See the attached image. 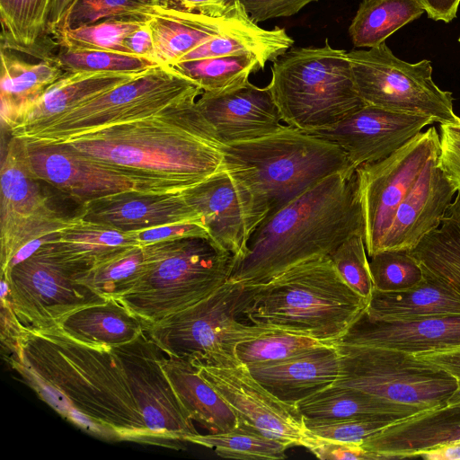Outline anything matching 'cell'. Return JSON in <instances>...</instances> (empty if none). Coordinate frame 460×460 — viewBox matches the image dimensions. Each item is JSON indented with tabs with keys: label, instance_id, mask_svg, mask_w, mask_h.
I'll use <instances>...</instances> for the list:
<instances>
[{
	"label": "cell",
	"instance_id": "cell-2",
	"mask_svg": "<svg viewBox=\"0 0 460 460\" xmlns=\"http://www.w3.org/2000/svg\"><path fill=\"white\" fill-rule=\"evenodd\" d=\"M195 97L155 114L60 143L139 182L148 193H179L228 165L225 144Z\"/></svg>",
	"mask_w": 460,
	"mask_h": 460
},
{
	"label": "cell",
	"instance_id": "cell-37",
	"mask_svg": "<svg viewBox=\"0 0 460 460\" xmlns=\"http://www.w3.org/2000/svg\"><path fill=\"white\" fill-rule=\"evenodd\" d=\"M264 66L257 57L242 54L179 61L169 66L197 84L203 92L222 93L245 84L251 74Z\"/></svg>",
	"mask_w": 460,
	"mask_h": 460
},
{
	"label": "cell",
	"instance_id": "cell-34",
	"mask_svg": "<svg viewBox=\"0 0 460 460\" xmlns=\"http://www.w3.org/2000/svg\"><path fill=\"white\" fill-rule=\"evenodd\" d=\"M139 74L65 73L24 111L13 129L35 126L59 116Z\"/></svg>",
	"mask_w": 460,
	"mask_h": 460
},
{
	"label": "cell",
	"instance_id": "cell-6",
	"mask_svg": "<svg viewBox=\"0 0 460 460\" xmlns=\"http://www.w3.org/2000/svg\"><path fill=\"white\" fill-rule=\"evenodd\" d=\"M282 120L308 131L333 125L365 105L348 52L328 43L290 48L273 61L267 85Z\"/></svg>",
	"mask_w": 460,
	"mask_h": 460
},
{
	"label": "cell",
	"instance_id": "cell-10",
	"mask_svg": "<svg viewBox=\"0 0 460 460\" xmlns=\"http://www.w3.org/2000/svg\"><path fill=\"white\" fill-rule=\"evenodd\" d=\"M341 357L334 383L400 404L427 409L444 406L458 389L455 377L412 354L333 342Z\"/></svg>",
	"mask_w": 460,
	"mask_h": 460
},
{
	"label": "cell",
	"instance_id": "cell-40",
	"mask_svg": "<svg viewBox=\"0 0 460 460\" xmlns=\"http://www.w3.org/2000/svg\"><path fill=\"white\" fill-rule=\"evenodd\" d=\"M143 266V248L137 245L92 268L79 282L106 299L119 300L135 286Z\"/></svg>",
	"mask_w": 460,
	"mask_h": 460
},
{
	"label": "cell",
	"instance_id": "cell-19",
	"mask_svg": "<svg viewBox=\"0 0 460 460\" xmlns=\"http://www.w3.org/2000/svg\"><path fill=\"white\" fill-rule=\"evenodd\" d=\"M434 120L365 104L344 119L306 132L338 145L357 168L388 157Z\"/></svg>",
	"mask_w": 460,
	"mask_h": 460
},
{
	"label": "cell",
	"instance_id": "cell-25",
	"mask_svg": "<svg viewBox=\"0 0 460 460\" xmlns=\"http://www.w3.org/2000/svg\"><path fill=\"white\" fill-rule=\"evenodd\" d=\"M460 441V403L428 409L395 420L361 443L384 459L420 456L434 447Z\"/></svg>",
	"mask_w": 460,
	"mask_h": 460
},
{
	"label": "cell",
	"instance_id": "cell-18",
	"mask_svg": "<svg viewBox=\"0 0 460 460\" xmlns=\"http://www.w3.org/2000/svg\"><path fill=\"white\" fill-rule=\"evenodd\" d=\"M22 140L32 173L80 205L124 191L148 193L139 182L124 172L63 144L44 145Z\"/></svg>",
	"mask_w": 460,
	"mask_h": 460
},
{
	"label": "cell",
	"instance_id": "cell-16",
	"mask_svg": "<svg viewBox=\"0 0 460 460\" xmlns=\"http://www.w3.org/2000/svg\"><path fill=\"white\" fill-rule=\"evenodd\" d=\"M111 350L124 371L152 443L186 441L198 433L163 369L164 351L145 330L131 342Z\"/></svg>",
	"mask_w": 460,
	"mask_h": 460
},
{
	"label": "cell",
	"instance_id": "cell-53",
	"mask_svg": "<svg viewBox=\"0 0 460 460\" xmlns=\"http://www.w3.org/2000/svg\"><path fill=\"white\" fill-rule=\"evenodd\" d=\"M412 355L450 374L456 378L460 388V345Z\"/></svg>",
	"mask_w": 460,
	"mask_h": 460
},
{
	"label": "cell",
	"instance_id": "cell-49",
	"mask_svg": "<svg viewBox=\"0 0 460 460\" xmlns=\"http://www.w3.org/2000/svg\"><path fill=\"white\" fill-rule=\"evenodd\" d=\"M251 19L258 23L277 17L297 13L303 7L318 0H238Z\"/></svg>",
	"mask_w": 460,
	"mask_h": 460
},
{
	"label": "cell",
	"instance_id": "cell-28",
	"mask_svg": "<svg viewBox=\"0 0 460 460\" xmlns=\"http://www.w3.org/2000/svg\"><path fill=\"white\" fill-rule=\"evenodd\" d=\"M64 74L55 58L32 63L2 46L0 113L3 127L8 131L13 129L24 111Z\"/></svg>",
	"mask_w": 460,
	"mask_h": 460
},
{
	"label": "cell",
	"instance_id": "cell-33",
	"mask_svg": "<svg viewBox=\"0 0 460 460\" xmlns=\"http://www.w3.org/2000/svg\"><path fill=\"white\" fill-rule=\"evenodd\" d=\"M293 43L294 40L283 28L265 30L258 26L240 3L236 15L220 33L184 55L179 61L251 54L266 64L284 54Z\"/></svg>",
	"mask_w": 460,
	"mask_h": 460
},
{
	"label": "cell",
	"instance_id": "cell-12",
	"mask_svg": "<svg viewBox=\"0 0 460 460\" xmlns=\"http://www.w3.org/2000/svg\"><path fill=\"white\" fill-rule=\"evenodd\" d=\"M86 272L46 243L1 276L8 282L11 305L22 324L45 331L57 328L75 310L107 300L79 282Z\"/></svg>",
	"mask_w": 460,
	"mask_h": 460
},
{
	"label": "cell",
	"instance_id": "cell-9",
	"mask_svg": "<svg viewBox=\"0 0 460 460\" xmlns=\"http://www.w3.org/2000/svg\"><path fill=\"white\" fill-rule=\"evenodd\" d=\"M202 93L197 84L171 66H156L59 116L13 129L10 134L31 143L58 144L105 126L155 114Z\"/></svg>",
	"mask_w": 460,
	"mask_h": 460
},
{
	"label": "cell",
	"instance_id": "cell-1",
	"mask_svg": "<svg viewBox=\"0 0 460 460\" xmlns=\"http://www.w3.org/2000/svg\"><path fill=\"white\" fill-rule=\"evenodd\" d=\"M6 360L41 400L86 432L152 443L111 349L79 342L57 328L24 327Z\"/></svg>",
	"mask_w": 460,
	"mask_h": 460
},
{
	"label": "cell",
	"instance_id": "cell-35",
	"mask_svg": "<svg viewBox=\"0 0 460 460\" xmlns=\"http://www.w3.org/2000/svg\"><path fill=\"white\" fill-rule=\"evenodd\" d=\"M409 253L425 275L460 294V190L440 226L428 234Z\"/></svg>",
	"mask_w": 460,
	"mask_h": 460
},
{
	"label": "cell",
	"instance_id": "cell-45",
	"mask_svg": "<svg viewBox=\"0 0 460 460\" xmlns=\"http://www.w3.org/2000/svg\"><path fill=\"white\" fill-rule=\"evenodd\" d=\"M155 0H73L53 35L106 19L146 16Z\"/></svg>",
	"mask_w": 460,
	"mask_h": 460
},
{
	"label": "cell",
	"instance_id": "cell-21",
	"mask_svg": "<svg viewBox=\"0 0 460 460\" xmlns=\"http://www.w3.org/2000/svg\"><path fill=\"white\" fill-rule=\"evenodd\" d=\"M78 214L86 220L127 233L175 223L203 224L201 216L181 192H119L83 203Z\"/></svg>",
	"mask_w": 460,
	"mask_h": 460
},
{
	"label": "cell",
	"instance_id": "cell-43",
	"mask_svg": "<svg viewBox=\"0 0 460 460\" xmlns=\"http://www.w3.org/2000/svg\"><path fill=\"white\" fill-rule=\"evenodd\" d=\"M333 342H324L280 330H273L259 337L240 342L235 349L239 361L251 367L279 361L305 350Z\"/></svg>",
	"mask_w": 460,
	"mask_h": 460
},
{
	"label": "cell",
	"instance_id": "cell-3",
	"mask_svg": "<svg viewBox=\"0 0 460 460\" xmlns=\"http://www.w3.org/2000/svg\"><path fill=\"white\" fill-rule=\"evenodd\" d=\"M364 234L356 169L318 181L252 234L230 281L258 286L302 262L330 256L354 234Z\"/></svg>",
	"mask_w": 460,
	"mask_h": 460
},
{
	"label": "cell",
	"instance_id": "cell-39",
	"mask_svg": "<svg viewBox=\"0 0 460 460\" xmlns=\"http://www.w3.org/2000/svg\"><path fill=\"white\" fill-rule=\"evenodd\" d=\"M51 0H0L2 46L31 49L46 32Z\"/></svg>",
	"mask_w": 460,
	"mask_h": 460
},
{
	"label": "cell",
	"instance_id": "cell-31",
	"mask_svg": "<svg viewBox=\"0 0 460 460\" xmlns=\"http://www.w3.org/2000/svg\"><path fill=\"white\" fill-rule=\"evenodd\" d=\"M424 276L422 282L404 291L374 289L365 314L371 320L390 322L460 315V294Z\"/></svg>",
	"mask_w": 460,
	"mask_h": 460
},
{
	"label": "cell",
	"instance_id": "cell-23",
	"mask_svg": "<svg viewBox=\"0 0 460 460\" xmlns=\"http://www.w3.org/2000/svg\"><path fill=\"white\" fill-rule=\"evenodd\" d=\"M364 312L334 342L410 354L460 345V315L390 322L371 320Z\"/></svg>",
	"mask_w": 460,
	"mask_h": 460
},
{
	"label": "cell",
	"instance_id": "cell-17",
	"mask_svg": "<svg viewBox=\"0 0 460 460\" xmlns=\"http://www.w3.org/2000/svg\"><path fill=\"white\" fill-rule=\"evenodd\" d=\"M197 367L199 375L233 409L239 421L308 450L322 440L307 429L296 405L274 396L252 376L246 366Z\"/></svg>",
	"mask_w": 460,
	"mask_h": 460
},
{
	"label": "cell",
	"instance_id": "cell-38",
	"mask_svg": "<svg viewBox=\"0 0 460 460\" xmlns=\"http://www.w3.org/2000/svg\"><path fill=\"white\" fill-rule=\"evenodd\" d=\"M186 442L213 449L224 458L243 460H279L287 457L291 442L270 437L261 430L239 421L227 432L190 435Z\"/></svg>",
	"mask_w": 460,
	"mask_h": 460
},
{
	"label": "cell",
	"instance_id": "cell-42",
	"mask_svg": "<svg viewBox=\"0 0 460 460\" xmlns=\"http://www.w3.org/2000/svg\"><path fill=\"white\" fill-rule=\"evenodd\" d=\"M55 58L65 73L138 74L159 66L143 57L111 50L62 48Z\"/></svg>",
	"mask_w": 460,
	"mask_h": 460
},
{
	"label": "cell",
	"instance_id": "cell-58",
	"mask_svg": "<svg viewBox=\"0 0 460 460\" xmlns=\"http://www.w3.org/2000/svg\"><path fill=\"white\" fill-rule=\"evenodd\" d=\"M460 403V388L449 398L447 404Z\"/></svg>",
	"mask_w": 460,
	"mask_h": 460
},
{
	"label": "cell",
	"instance_id": "cell-8",
	"mask_svg": "<svg viewBox=\"0 0 460 460\" xmlns=\"http://www.w3.org/2000/svg\"><path fill=\"white\" fill-rule=\"evenodd\" d=\"M225 150L266 198L268 216L325 177L356 169L338 145L290 126Z\"/></svg>",
	"mask_w": 460,
	"mask_h": 460
},
{
	"label": "cell",
	"instance_id": "cell-11",
	"mask_svg": "<svg viewBox=\"0 0 460 460\" xmlns=\"http://www.w3.org/2000/svg\"><path fill=\"white\" fill-rule=\"evenodd\" d=\"M348 57L365 104L429 117L439 124L458 119L452 93L441 90L433 81L430 60L406 62L385 42L367 50H351Z\"/></svg>",
	"mask_w": 460,
	"mask_h": 460
},
{
	"label": "cell",
	"instance_id": "cell-54",
	"mask_svg": "<svg viewBox=\"0 0 460 460\" xmlns=\"http://www.w3.org/2000/svg\"><path fill=\"white\" fill-rule=\"evenodd\" d=\"M123 44L128 53L155 61L154 40L146 22L138 29L130 32L125 38Z\"/></svg>",
	"mask_w": 460,
	"mask_h": 460
},
{
	"label": "cell",
	"instance_id": "cell-44",
	"mask_svg": "<svg viewBox=\"0 0 460 460\" xmlns=\"http://www.w3.org/2000/svg\"><path fill=\"white\" fill-rule=\"evenodd\" d=\"M369 269L374 289L380 292L404 291L425 278L421 266L409 251L378 252L370 257Z\"/></svg>",
	"mask_w": 460,
	"mask_h": 460
},
{
	"label": "cell",
	"instance_id": "cell-47",
	"mask_svg": "<svg viewBox=\"0 0 460 460\" xmlns=\"http://www.w3.org/2000/svg\"><path fill=\"white\" fill-rule=\"evenodd\" d=\"M395 420L384 418H354L305 425L312 434L321 439L361 444Z\"/></svg>",
	"mask_w": 460,
	"mask_h": 460
},
{
	"label": "cell",
	"instance_id": "cell-22",
	"mask_svg": "<svg viewBox=\"0 0 460 460\" xmlns=\"http://www.w3.org/2000/svg\"><path fill=\"white\" fill-rule=\"evenodd\" d=\"M431 158L398 206L383 249L411 251L438 228L450 208L456 190Z\"/></svg>",
	"mask_w": 460,
	"mask_h": 460
},
{
	"label": "cell",
	"instance_id": "cell-46",
	"mask_svg": "<svg viewBox=\"0 0 460 460\" xmlns=\"http://www.w3.org/2000/svg\"><path fill=\"white\" fill-rule=\"evenodd\" d=\"M364 234L348 237L330 255L341 278L368 302L374 291Z\"/></svg>",
	"mask_w": 460,
	"mask_h": 460
},
{
	"label": "cell",
	"instance_id": "cell-5",
	"mask_svg": "<svg viewBox=\"0 0 460 460\" xmlns=\"http://www.w3.org/2000/svg\"><path fill=\"white\" fill-rule=\"evenodd\" d=\"M142 274L119 300L154 324L206 298L226 283L236 259L210 238L182 237L142 245Z\"/></svg>",
	"mask_w": 460,
	"mask_h": 460
},
{
	"label": "cell",
	"instance_id": "cell-55",
	"mask_svg": "<svg viewBox=\"0 0 460 460\" xmlns=\"http://www.w3.org/2000/svg\"><path fill=\"white\" fill-rule=\"evenodd\" d=\"M423 6L427 16L436 22L448 23L456 17L460 0H418Z\"/></svg>",
	"mask_w": 460,
	"mask_h": 460
},
{
	"label": "cell",
	"instance_id": "cell-57",
	"mask_svg": "<svg viewBox=\"0 0 460 460\" xmlns=\"http://www.w3.org/2000/svg\"><path fill=\"white\" fill-rule=\"evenodd\" d=\"M73 0H51L46 32L54 33L65 12Z\"/></svg>",
	"mask_w": 460,
	"mask_h": 460
},
{
	"label": "cell",
	"instance_id": "cell-51",
	"mask_svg": "<svg viewBox=\"0 0 460 460\" xmlns=\"http://www.w3.org/2000/svg\"><path fill=\"white\" fill-rule=\"evenodd\" d=\"M316 457L323 460H381L384 457L364 448L361 444L342 443L322 439L309 450Z\"/></svg>",
	"mask_w": 460,
	"mask_h": 460
},
{
	"label": "cell",
	"instance_id": "cell-15",
	"mask_svg": "<svg viewBox=\"0 0 460 460\" xmlns=\"http://www.w3.org/2000/svg\"><path fill=\"white\" fill-rule=\"evenodd\" d=\"M43 183L29 167L23 141L11 136L0 174L1 270L25 243L57 232L72 217L56 208Z\"/></svg>",
	"mask_w": 460,
	"mask_h": 460
},
{
	"label": "cell",
	"instance_id": "cell-4",
	"mask_svg": "<svg viewBox=\"0 0 460 460\" xmlns=\"http://www.w3.org/2000/svg\"><path fill=\"white\" fill-rule=\"evenodd\" d=\"M368 301L337 272L330 256L318 257L256 286L244 312L256 325L324 342L342 337Z\"/></svg>",
	"mask_w": 460,
	"mask_h": 460
},
{
	"label": "cell",
	"instance_id": "cell-59",
	"mask_svg": "<svg viewBox=\"0 0 460 460\" xmlns=\"http://www.w3.org/2000/svg\"><path fill=\"white\" fill-rule=\"evenodd\" d=\"M458 41H459V43H460V36H459V38H458Z\"/></svg>",
	"mask_w": 460,
	"mask_h": 460
},
{
	"label": "cell",
	"instance_id": "cell-32",
	"mask_svg": "<svg viewBox=\"0 0 460 460\" xmlns=\"http://www.w3.org/2000/svg\"><path fill=\"white\" fill-rule=\"evenodd\" d=\"M48 243L85 271L140 245L132 232L86 220L78 212L55 232Z\"/></svg>",
	"mask_w": 460,
	"mask_h": 460
},
{
	"label": "cell",
	"instance_id": "cell-27",
	"mask_svg": "<svg viewBox=\"0 0 460 460\" xmlns=\"http://www.w3.org/2000/svg\"><path fill=\"white\" fill-rule=\"evenodd\" d=\"M296 407L305 423H324L354 418H384L395 420L428 410L416 405L395 403L337 384H332L299 402Z\"/></svg>",
	"mask_w": 460,
	"mask_h": 460
},
{
	"label": "cell",
	"instance_id": "cell-52",
	"mask_svg": "<svg viewBox=\"0 0 460 460\" xmlns=\"http://www.w3.org/2000/svg\"><path fill=\"white\" fill-rule=\"evenodd\" d=\"M155 5L180 12L197 13L209 17H220L227 13L236 0H155Z\"/></svg>",
	"mask_w": 460,
	"mask_h": 460
},
{
	"label": "cell",
	"instance_id": "cell-56",
	"mask_svg": "<svg viewBox=\"0 0 460 460\" xmlns=\"http://www.w3.org/2000/svg\"><path fill=\"white\" fill-rule=\"evenodd\" d=\"M420 456L428 460H460V441L427 450Z\"/></svg>",
	"mask_w": 460,
	"mask_h": 460
},
{
	"label": "cell",
	"instance_id": "cell-7",
	"mask_svg": "<svg viewBox=\"0 0 460 460\" xmlns=\"http://www.w3.org/2000/svg\"><path fill=\"white\" fill-rule=\"evenodd\" d=\"M255 290L256 286L228 280L199 302L145 326V332L167 355L195 367H237L240 342L275 330L245 317Z\"/></svg>",
	"mask_w": 460,
	"mask_h": 460
},
{
	"label": "cell",
	"instance_id": "cell-26",
	"mask_svg": "<svg viewBox=\"0 0 460 460\" xmlns=\"http://www.w3.org/2000/svg\"><path fill=\"white\" fill-rule=\"evenodd\" d=\"M240 2L223 16L206 15L165 9L157 5L146 13L151 30L155 61L159 66H171L184 55L220 33L234 18Z\"/></svg>",
	"mask_w": 460,
	"mask_h": 460
},
{
	"label": "cell",
	"instance_id": "cell-50",
	"mask_svg": "<svg viewBox=\"0 0 460 460\" xmlns=\"http://www.w3.org/2000/svg\"><path fill=\"white\" fill-rule=\"evenodd\" d=\"M132 233L140 245L182 237L210 238L204 224L196 222L168 224Z\"/></svg>",
	"mask_w": 460,
	"mask_h": 460
},
{
	"label": "cell",
	"instance_id": "cell-24",
	"mask_svg": "<svg viewBox=\"0 0 460 460\" xmlns=\"http://www.w3.org/2000/svg\"><path fill=\"white\" fill-rule=\"evenodd\" d=\"M252 376L280 401L299 402L334 384L341 376V357L334 343L288 358L248 367Z\"/></svg>",
	"mask_w": 460,
	"mask_h": 460
},
{
	"label": "cell",
	"instance_id": "cell-41",
	"mask_svg": "<svg viewBox=\"0 0 460 460\" xmlns=\"http://www.w3.org/2000/svg\"><path fill=\"white\" fill-rule=\"evenodd\" d=\"M146 22V16L111 18L64 31L55 37L61 48L128 53L123 44L125 38Z\"/></svg>",
	"mask_w": 460,
	"mask_h": 460
},
{
	"label": "cell",
	"instance_id": "cell-48",
	"mask_svg": "<svg viewBox=\"0 0 460 460\" xmlns=\"http://www.w3.org/2000/svg\"><path fill=\"white\" fill-rule=\"evenodd\" d=\"M438 163L456 191L460 190V118L440 124Z\"/></svg>",
	"mask_w": 460,
	"mask_h": 460
},
{
	"label": "cell",
	"instance_id": "cell-14",
	"mask_svg": "<svg viewBox=\"0 0 460 460\" xmlns=\"http://www.w3.org/2000/svg\"><path fill=\"white\" fill-rule=\"evenodd\" d=\"M181 194L201 216L210 239L236 261L246 253L249 240L270 210L266 198L252 180L230 162Z\"/></svg>",
	"mask_w": 460,
	"mask_h": 460
},
{
	"label": "cell",
	"instance_id": "cell-30",
	"mask_svg": "<svg viewBox=\"0 0 460 460\" xmlns=\"http://www.w3.org/2000/svg\"><path fill=\"white\" fill-rule=\"evenodd\" d=\"M57 329L79 342L111 349L137 339L145 324L119 300L110 298L71 312Z\"/></svg>",
	"mask_w": 460,
	"mask_h": 460
},
{
	"label": "cell",
	"instance_id": "cell-36",
	"mask_svg": "<svg viewBox=\"0 0 460 460\" xmlns=\"http://www.w3.org/2000/svg\"><path fill=\"white\" fill-rule=\"evenodd\" d=\"M424 13L418 0H362L349 34L356 48L376 47Z\"/></svg>",
	"mask_w": 460,
	"mask_h": 460
},
{
	"label": "cell",
	"instance_id": "cell-20",
	"mask_svg": "<svg viewBox=\"0 0 460 460\" xmlns=\"http://www.w3.org/2000/svg\"><path fill=\"white\" fill-rule=\"evenodd\" d=\"M196 103L225 145L256 139L283 127L268 86L248 82L226 93L203 92Z\"/></svg>",
	"mask_w": 460,
	"mask_h": 460
},
{
	"label": "cell",
	"instance_id": "cell-29",
	"mask_svg": "<svg viewBox=\"0 0 460 460\" xmlns=\"http://www.w3.org/2000/svg\"><path fill=\"white\" fill-rule=\"evenodd\" d=\"M161 364L192 421L212 434L227 432L237 427L239 420L235 412L199 375L197 367L187 359L165 352Z\"/></svg>",
	"mask_w": 460,
	"mask_h": 460
},
{
	"label": "cell",
	"instance_id": "cell-13",
	"mask_svg": "<svg viewBox=\"0 0 460 460\" xmlns=\"http://www.w3.org/2000/svg\"><path fill=\"white\" fill-rule=\"evenodd\" d=\"M438 154L439 136L431 126L388 157L356 168L369 257L382 251L398 206L429 161Z\"/></svg>",
	"mask_w": 460,
	"mask_h": 460
}]
</instances>
